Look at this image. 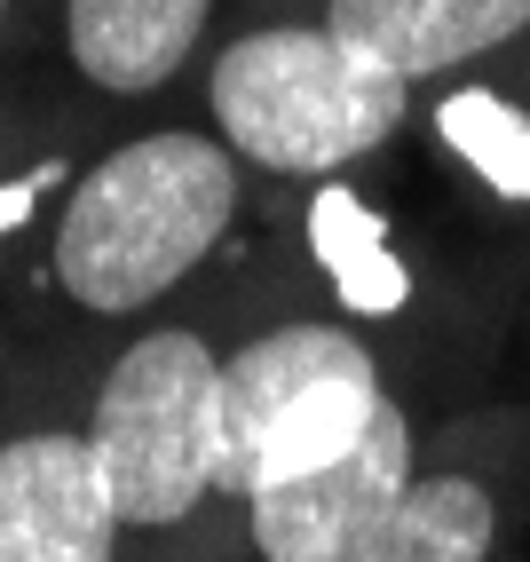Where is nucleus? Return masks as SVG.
<instances>
[{"mask_svg":"<svg viewBox=\"0 0 530 562\" xmlns=\"http://www.w3.org/2000/svg\"><path fill=\"white\" fill-rule=\"evenodd\" d=\"M246 206V167L214 127H143L71 175L48 214L41 278L80 325H143L191 293L230 246Z\"/></svg>","mask_w":530,"mask_h":562,"instance_id":"f257e3e1","label":"nucleus"},{"mask_svg":"<svg viewBox=\"0 0 530 562\" xmlns=\"http://www.w3.org/2000/svg\"><path fill=\"white\" fill-rule=\"evenodd\" d=\"M214 389H222V341L182 302L143 325H120V341L80 381V428L103 492L120 507L127 554L222 539Z\"/></svg>","mask_w":530,"mask_h":562,"instance_id":"f03ea898","label":"nucleus"},{"mask_svg":"<svg viewBox=\"0 0 530 562\" xmlns=\"http://www.w3.org/2000/svg\"><path fill=\"white\" fill-rule=\"evenodd\" d=\"M420 88L317 16H278L222 41L206 64V127L246 175L332 182L404 135Z\"/></svg>","mask_w":530,"mask_h":562,"instance_id":"7ed1b4c3","label":"nucleus"},{"mask_svg":"<svg viewBox=\"0 0 530 562\" xmlns=\"http://www.w3.org/2000/svg\"><path fill=\"white\" fill-rule=\"evenodd\" d=\"M396 396L372 333L349 317H270L222 341L214 389V492L238 499L340 460Z\"/></svg>","mask_w":530,"mask_h":562,"instance_id":"20e7f679","label":"nucleus"},{"mask_svg":"<svg viewBox=\"0 0 530 562\" xmlns=\"http://www.w3.org/2000/svg\"><path fill=\"white\" fill-rule=\"evenodd\" d=\"M530 531V404H483L428 436L411 492L340 562H507Z\"/></svg>","mask_w":530,"mask_h":562,"instance_id":"39448f33","label":"nucleus"},{"mask_svg":"<svg viewBox=\"0 0 530 562\" xmlns=\"http://www.w3.org/2000/svg\"><path fill=\"white\" fill-rule=\"evenodd\" d=\"M420 460H428V420H420V404L396 389L340 460L238 499L222 515L214 547L230 562H340L357 539H372L396 515V499L411 492Z\"/></svg>","mask_w":530,"mask_h":562,"instance_id":"423d86ee","label":"nucleus"},{"mask_svg":"<svg viewBox=\"0 0 530 562\" xmlns=\"http://www.w3.org/2000/svg\"><path fill=\"white\" fill-rule=\"evenodd\" d=\"M0 562H127L80 396H24L0 412Z\"/></svg>","mask_w":530,"mask_h":562,"instance_id":"0eeeda50","label":"nucleus"},{"mask_svg":"<svg viewBox=\"0 0 530 562\" xmlns=\"http://www.w3.org/2000/svg\"><path fill=\"white\" fill-rule=\"evenodd\" d=\"M214 24V0H64V56L88 95L143 103L182 80Z\"/></svg>","mask_w":530,"mask_h":562,"instance_id":"6e6552de","label":"nucleus"},{"mask_svg":"<svg viewBox=\"0 0 530 562\" xmlns=\"http://www.w3.org/2000/svg\"><path fill=\"white\" fill-rule=\"evenodd\" d=\"M325 24L411 88L530 32V0H325Z\"/></svg>","mask_w":530,"mask_h":562,"instance_id":"1a4fd4ad","label":"nucleus"},{"mask_svg":"<svg viewBox=\"0 0 530 562\" xmlns=\"http://www.w3.org/2000/svg\"><path fill=\"white\" fill-rule=\"evenodd\" d=\"M127 562H230V554H222V547H143Z\"/></svg>","mask_w":530,"mask_h":562,"instance_id":"9d476101","label":"nucleus"},{"mask_svg":"<svg viewBox=\"0 0 530 562\" xmlns=\"http://www.w3.org/2000/svg\"><path fill=\"white\" fill-rule=\"evenodd\" d=\"M0 32H9V0H0Z\"/></svg>","mask_w":530,"mask_h":562,"instance_id":"9b49d317","label":"nucleus"}]
</instances>
